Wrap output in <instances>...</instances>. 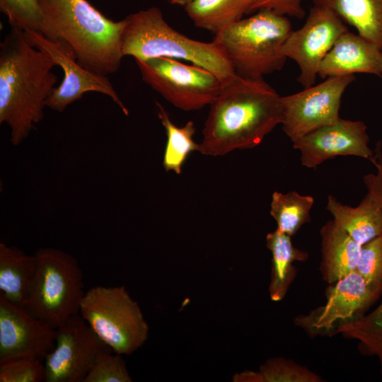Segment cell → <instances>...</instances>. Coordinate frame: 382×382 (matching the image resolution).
<instances>
[{"label": "cell", "mask_w": 382, "mask_h": 382, "mask_svg": "<svg viewBox=\"0 0 382 382\" xmlns=\"http://www.w3.org/2000/svg\"><path fill=\"white\" fill-rule=\"evenodd\" d=\"M282 118L281 96L272 86L264 79L236 74L210 104L199 152L221 156L253 148L281 125Z\"/></svg>", "instance_id": "6da1fadb"}, {"label": "cell", "mask_w": 382, "mask_h": 382, "mask_svg": "<svg viewBox=\"0 0 382 382\" xmlns=\"http://www.w3.org/2000/svg\"><path fill=\"white\" fill-rule=\"evenodd\" d=\"M50 57L12 28L0 45V123L20 145L44 117L45 102L57 81Z\"/></svg>", "instance_id": "7a4b0ae2"}, {"label": "cell", "mask_w": 382, "mask_h": 382, "mask_svg": "<svg viewBox=\"0 0 382 382\" xmlns=\"http://www.w3.org/2000/svg\"><path fill=\"white\" fill-rule=\"evenodd\" d=\"M42 18L40 33L66 43L78 62L105 76L120 67L126 19L108 18L86 0H40Z\"/></svg>", "instance_id": "3957f363"}, {"label": "cell", "mask_w": 382, "mask_h": 382, "mask_svg": "<svg viewBox=\"0 0 382 382\" xmlns=\"http://www.w3.org/2000/svg\"><path fill=\"white\" fill-rule=\"evenodd\" d=\"M122 53L135 60L164 57L183 59L213 73L223 84L236 74L228 59L212 41L191 39L173 28L158 7H151L126 18Z\"/></svg>", "instance_id": "277c9868"}, {"label": "cell", "mask_w": 382, "mask_h": 382, "mask_svg": "<svg viewBox=\"0 0 382 382\" xmlns=\"http://www.w3.org/2000/svg\"><path fill=\"white\" fill-rule=\"evenodd\" d=\"M291 30L288 17L263 9L221 30L212 41L238 76L260 80L283 68L287 59L284 47Z\"/></svg>", "instance_id": "5b68a950"}, {"label": "cell", "mask_w": 382, "mask_h": 382, "mask_svg": "<svg viewBox=\"0 0 382 382\" xmlns=\"http://www.w3.org/2000/svg\"><path fill=\"white\" fill-rule=\"evenodd\" d=\"M36 270L23 308L57 329L79 313L85 292L77 260L58 248H41L34 253Z\"/></svg>", "instance_id": "8992f818"}, {"label": "cell", "mask_w": 382, "mask_h": 382, "mask_svg": "<svg viewBox=\"0 0 382 382\" xmlns=\"http://www.w3.org/2000/svg\"><path fill=\"white\" fill-rule=\"evenodd\" d=\"M79 313L112 350L129 355L141 347L149 328L137 301L124 286H96L85 292Z\"/></svg>", "instance_id": "52a82bcc"}, {"label": "cell", "mask_w": 382, "mask_h": 382, "mask_svg": "<svg viewBox=\"0 0 382 382\" xmlns=\"http://www.w3.org/2000/svg\"><path fill=\"white\" fill-rule=\"evenodd\" d=\"M135 61L143 81L184 111L210 105L223 87L213 73L193 64L188 65L164 57Z\"/></svg>", "instance_id": "ba28073f"}, {"label": "cell", "mask_w": 382, "mask_h": 382, "mask_svg": "<svg viewBox=\"0 0 382 382\" xmlns=\"http://www.w3.org/2000/svg\"><path fill=\"white\" fill-rule=\"evenodd\" d=\"M354 79V75L330 76L298 93L281 96V125L291 141L339 120L342 95Z\"/></svg>", "instance_id": "9c48e42d"}, {"label": "cell", "mask_w": 382, "mask_h": 382, "mask_svg": "<svg viewBox=\"0 0 382 382\" xmlns=\"http://www.w3.org/2000/svg\"><path fill=\"white\" fill-rule=\"evenodd\" d=\"M23 31L29 43L48 55L54 65L60 66L64 72L61 84L52 90L45 102L46 107L62 112L69 105L81 99L86 93L94 91L110 98L125 115H129L128 109L109 79L81 65L74 51L66 43L50 40L35 30Z\"/></svg>", "instance_id": "30bf717a"}, {"label": "cell", "mask_w": 382, "mask_h": 382, "mask_svg": "<svg viewBox=\"0 0 382 382\" xmlns=\"http://www.w3.org/2000/svg\"><path fill=\"white\" fill-rule=\"evenodd\" d=\"M56 330L55 347L45 359V382H84L97 357L112 352L79 313Z\"/></svg>", "instance_id": "8fae6325"}, {"label": "cell", "mask_w": 382, "mask_h": 382, "mask_svg": "<svg viewBox=\"0 0 382 382\" xmlns=\"http://www.w3.org/2000/svg\"><path fill=\"white\" fill-rule=\"evenodd\" d=\"M348 29L332 11L313 5L304 24L291 30L284 52L299 69L298 82L303 87L313 86L318 76L320 65L337 39Z\"/></svg>", "instance_id": "7c38bea8"}, {"label": "cell", "mask_w": 382, "mask_h": 382, "mask_svg": "<svg viewBox=\"0 0 382 382\" xmlns=\"http://www.w3.org/2000/svg\"><path fill=\"white\" fill-rule=\"evenodd\" d=\"M292 143L293 148L300 152L301 164L308 168H316L339 156H354L371 161L374 155L369 146L367 127L360 120L340 118Z\"/></svg>", "instance_id": "4fadbf2b"}, {"label": "cell", "mask_w": 382, "mask_h": 382, "mask_svg": "<svg viewBox=\"0 0 382 382\" xmlns=\"http://www.w3.org/2000/svg\"><path fill=\"white\" fill-rule=\"evenodd\" d=\"M56 335L55 328L0 293V357L28 352L45 361L55 347Z\"/></svg>", "instance_id": "5bb4252c"}, {"label": "cell", "mask_w": 382, "mask_h": 382, "mask_svg": "<svg viewBox=\"0 0 382 382\" xmlns=\"http://www.w3.org/2000/svg\"><path fill=\"white\" fill-rule=\"evenodd\" d=\"M377 296L356 271L341 278L330 289L325 304L303 319L312 329L329 330L335 323L350 320Z\"/></svg>", "instance_id": "9a60e30c"}, {"label": "cell", "mask_w": 382, "mask_h": 382, "mask_svg": "<svg viewBox=\"0 0 382 382\" xmlns=\"http://www.w3.org/2000/svg\"><path fill=\"white\" fill-rule=\"evenodd\" d=\"M354 74L382 77V50L359 34L347 30L323 59L318 76L325 79Z\"/></svg>", "instance_id": "2e32d148"}, {"label": "cell", "mask_w": 382, "mask_h": 382, "mask_svg": "<svg viewBox=\"0 0 382 382\" xmlns=\"http://www.w3.org/2000/svg\"><path fill=\"white\" fill-rule=\"evenodd\" d=\"M326 209L334 223L361 245L382 233V204L371 190H367L357 207L344 204L329 195Z\"/></svg>", "instance_id": "e0dca14e"}, {"label": "cell", "mask_w": 382, "mask_h": 382, "mask_svg": "<svg viewBox=\"0 0 382 382\" xmlns=\"http://www.w3.org/2000/svg\"><path fill=\"white\" fill-rule=\"evenodd\" d=\"M320 270L325 281L334 284L357 268L362 245L332 220L321 228Z\"/></svg>", "instance_id": "ac0fdd59"}, {"label": "cell", "mask_w": 382, "mask_h": 382, "mask_svg": "<svg viewBox=\"0 0 382 382\" xmlns=\"http://www.w3.org/2000/svg\"><path fill=\"white\" fill-rule=\"evenodd\" d=\"M36 270L35 255L0 243V293L15 306L23 308Z\"/></svg>", "instance_id": "d6986e66"}, {"label": "cell", "mask_w": 382, "mask_h": 382, "mask_svg": "<svg viewBox=\"0 0 382 382\" xmlns=\"http://www.w3.org/2000/svg\"><path fill=\"white\" fill-rule=\"evenodd\" d=\"M332 11L382 50V0H313Z\"/></svg>", "instance_id": "ffe728a7"}, {"label": "cell", "mask_w": 382, "mask_h": 382, "mask_svg": "<svg viewBox=\"0 0 382 382\" xmlns=\"http://www.w3.org/2000/svg\"><path fill=\"white\" fill-rule=\"evenodd\" d=\"M290 236L276 229L266 237V245L272 253L270 298L278 301L285 296L294 277L293 264L305 260L306 253L294 246Z\"/></svg>", "instance_id": "44dd1931"}, {"label": "cell", "mask_w": 382, "mask_h": 382, "mask_svg": "<svg viewBox=\"0 0 382 382\" xmlns=\"http://www.w3.org/2000/svg\"><path fill=\"white\" fill-rule=\"evenodd\" d=\"M253 0H192L184 9L194 25L214 35L248 14Z\"/></svg>", "instance_id": "7402d4cb"}, {"label": "cell", "mask_w": 382, "mask_h": 382, "mask_svg": "<svg viewBox=\"0 0 382 382\" xmlns=\"http://www.w3.org/2000/svg\"><path fill=\"white\" fill-rule=\"evenodd\" d=\"M158 117L166 130L167 141L163 158V167L166 171H174L180 174L182 166L188 155L199 151L200 146L193 140L195 127L192 121H188L183 127L176 126L170 120L165 108L156 102Z\"/></svg>", "instance_id": "603a6c76"}, {"label": "cell", "mask_w": 382, "mask_h": 382, "mask_svg": "<svg viewBox=\"0 0 382 382\" xmlns=\"http://www.w3.org/2000/svg\"><path fill=\"white\" fill-rule=\"evenodd\" d=\"M376 192L382 204V182ZM335 333L356 340L363 353L376 357L382 374V301L367 315L341 323Z\"/></svg>", "instance_id": "cb8c5ba5"}, {"label": "cell", "mask_w": 382, "mask_h": 382, "mask_svg": "<svg viewBox=\"0 0 382 382\" xmlns=\"http://www.w3.org/2000/svg\"><path fill=\"white\" fill-rule=\"evenodd\" d=\"M314 199L296 191L273 192L270 203V215L277 223V229L294 236L301 226L311 221V210Z\"/></svg>", "instance_id": "d4e9b609"}, {"label": "cell", "mask_w": 382, "mask_h": 382, "mask_svg": "<svg viewBox=\"0 0 382 382\" xmlns=\"http://www.w3.org/2000/svg\"><path fill=\"white\" fill-rule=\"evenodd\" d=\"M240 381L320 382L321 378L307 368L282 358H274L263 364L259 372L238 374Z\"/></svg>", "instance_id": "484cf974"}, {"label": "cell", "mask_w": 382, "mask_h": 382, "mask_svg": "<svg viewBox=\"0 0 382 382\" xmlns=\"http://www.w3.org/2000/svg\"><path fill=\"white\" fill-rule=\"evenodd\" d=\"M44 360L33 352H19L0 357V382L45 381Z\"/></svg>", "instance_id": "4316f807"}, {"label": "cell", "mask_w": 382, "mask_h": 382, "mask_svg": "<svg viewBox=\"0 0 382 382\" xmlns=\"http://www.w3.org/2000/svg\"><path fill=\"white\" fill-rule=\"evenodd\" d=\"M0 10L11 28L40 31L42 18L40 0H0Z\"/></svg>", "instance_id": "83f0119b"}, {"label": "cell", "mask_w": 382, "mask_h": 382, "mask_svg": "<svg viewBox=\"0 0 382 382\" xmlns=\"http://www.w3.org/2000/svg\"><path fill=\"white\" fill-rule=\"evenodd\" d=\"M355 270L378 296L382 291V233L362 245Z\"/></svg>", "instance_id": "f1b7e54d"}, {"label": "cell", "mask_w": 382, "mask_h": 382, "mask_svg": "<svg viewBox=\"0 0 382 382\" xmlns=\"http://www.w3.org/2000/svg\"><path fill=\"white\" fill-rule=\"evenodd\" d=\"M112 352H103L97 357L84 382L132 381L122 355Z\"/></svg>", "instance_id": "f546056e"}, {"label": "cell", "mask_w": 382, "mask_h": 382, "mask_svg": "<svg viewBox=\"0 0 382 382\" xmlns=\"http://www.w3.org/2000/svg\"><path fill=\"white\" fill-rule=\"evenodd\" d=\"M303 0H253L248 14L267 9L286 17L303 18L305 11Z\"/></svg>", "instance_id": "4dcf8cb0"}, {"label": "cell", "mask_w": 382, "mask_h": 382, "mask_svg": "<svg viewBox=\"0 0 382 382\" xmlns=\"http://www.w3.org/2000/svg\"><path fill=\"white\" fill-rule=\"evenodd\" d=\"M192 0H170V3L173 5L184 6Z\"/></svg>", "instance_id": "1f68e13d"}]
</instances>
